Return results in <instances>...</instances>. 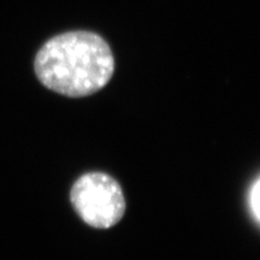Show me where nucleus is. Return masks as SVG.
<instances>
[{
	"label": "nucleus",
	"instance_id": "obj_1",
	"mask_svg": "<svg viewBox=\"0 0 260 260\" xmlns=\"http://www.w3.org/2000/svg\"><path fill=\"white\" fill-rule=\"evenodd\" d=\"M34 69L46 88L65 96H88L111 80L115 58L107 42L95 32L68 31L40 48Z\"/></svg>",
	"mask_w": 260,
	"mask_h": 260
},
{
	"label": "nucleus",
	"instance_id": "obj_2",
	"mask_svg": "<svg viewBox=\"0 0 260 260\" xmlns=\"http://www.w3.org/2000/svg\"><path fill=\"white\" fill-rule=\"evenodd\" d=\"M70 201L81 219L96 229L115 226L124 216L122 187L105 172H88L74 183Z\"/></svg>",
	"mask_w": 260,
	"mask_h": 260
},
{
	"label": "nucleus",
	"instance_id": "obj_3",
	"mask_svg": "<svg viewBox=\"0 0 260 260\" xmlns=\"http://www.w3.org/2000/svg\"><path fill=\"white\" fill-rule=\"evenodd\" d=\"M251 204L253 212L255 213V216L258 217L260 220V180L256 182V184L253 187L252 194H251Z\"/></svg>",
	"mask_w": 260,
	"mask_h": 260
}]
</instances>
